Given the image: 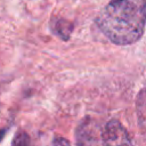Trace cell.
Instances as JSON below:
<instances>
[{"label": "cell", "instance_id": "1", "mask_svg": "<svg viewBox=\"0 0 146 146\" xmlns=\"http://www.w3.org/2000/svg\"><path fill=\"white\" fill-rule=\"evenodd\" d=\"M96 23L111 42L132 44L145 30L146 0H111L97 16Z\"/></svg>", "mask_w": 146, "mask_h": 146}, {"label": "cell", "instance_id": "2", "mask_svg": "<svg viewBox=\"0 0 146 146\" xmlns=\"http://www.w3.org/2000/svg\"><path fill=\"white\" fill-rule=\"evenodd\" d=\"M102 146H135L127 129L117 120H110L100 127Z\"/></svg>", "mask_w": 146, "mask_h": 146}, {"label": "cell", "instance_id": "3", "mask_svg": "<svg viewBox=\"0 0 146 146\" xmlns=\"http://www.w3.org/2000/svg\"><path fill=\"white\" fill-rule=\"evenodd\" d=\"M50 29L58 38L66 41L71 36V33L73 31V24L70 23L67 19H64L62 17H56L51 19Z\"/></svg>", "mask_w": 146, "mask_h": 146}, {"label": "cell", "instance_id": "4", "mask_svg": "<svg viewBox=\"0 0 146 146\" xmlns=\"http://www.w3.org/2000/svg\"><path fill=\"white\" fill-rule=\"evenodd\" d=\"M11 146H32L31 138L27 135V132L22 131V130H18L16 132L14 139H13Z\"/></svg>", "mask_w": 146, "mask_h": 146}, {"label": "cell", "instance_id": "5", "mask_svg": "<svg viewBox=\"0 0 146 146\" xmlns=\"http://www.w3.org/2000/svg\"><path fill=\"white\" fill-rule=\"evenodd\" d=\"M52 146H72L70 141L63 137H55L52 140Z\"/></svg>", "mask_w": 146, "mask_h": 146}]
</instances>
